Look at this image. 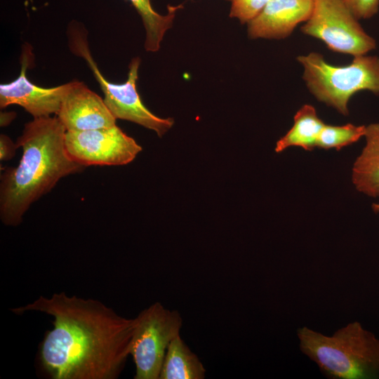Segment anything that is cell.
<instances>
[{"label": "cell", "mask_w": 379, "mask_h": 379, "mask_svg": "<svg viewBox=\"0 0 379 379\" xmlns=\"http://www.w3.org/2000/svg\"><path fill=\"white\" fill-rule=\"evenodd\" d=\"M12 311L53 317L40 349L43 367L53 379H114L130 354L136 317H121L98 300L62 292Z\"/></svg>", "instance_id": "6da1fadb"}, {"label": "cell", "mask_w": 379, "mask_h": 379, "mask_svg": "<svg viewBox=\"0 0 379 379\" xmlns=\"http://www.w3.org/2000/svg\"><path fill=\"white\" fill-rule=\"evenodd\" d=\"M66 131L57 116L34 118L25 124L15 143L17 148H22L21 159L1 175L0 218L4 225L20 224L32 204L62 178L85 167L69 155Z\"/></svg>", "instance_id": "7a4b0ae2"}, {"label": "cell", "mask_w": 379, "mask_h": 379, "mask_svg": "<svg viewBox=\"0 0 379 379\" xmlns=\"http://www.w3.org/2000/svg\"><path fill=\"white\" fill-rule=\"evenodd\" d=\"M302 352L327 376L370 379L379 376V340L358 321L326 336L307 327L298 331Z\"/></svg>", "instance_id": "3957f363"}, {"label": "cell", "mask_w": 379, "mask_h": 379, "mask_svg": "<svg viewBox=\"0 0 379 379\" xmlns=\"http://www.w3.org/2000/svg\"><path fill=\"white\" fill-rule=\"evenodd\" d=\"M303 66L302 78L312 95L320 102L349 114L348 102L360 91L379 95V58L354 56L346 66H333L322 55L310 53L297 58Z\"/></svg>", "instance_id": "277c9868"}, {"label": "cell", "mask_w": 379, "mask_h": 379, "mask_svg": "<svg viewBox=\"0 0 379 379\" xmlns=\"http://www.w3.org/2000/svg\"><path fill=\"white\" fill-rule=\"evenodd\" d=\"M69 46L72 52L86 62L103 92V100L114 117L127 120L164 135L173 125L171 118H161L152 113L142 102L136 89L140 60L133 58L124 84L109 82L101 73L89 50L86 29L79 23L68 28Z\"/></svg>", "instance_id": "5b68a950"}, {"label": "cell", "mask_w": 379, "mask_h": 379, "mask_svg": "<svg viewBox=\"0 0 379 379\" xmlns=\"http://www.w3.org/2000/svg\"><path fill=\"white\" fill-rule=\"evenodd\" d=\"M130 354L135 365V379H159L166 352L180 334L182 319L176 310L154 302L136 317Z\"/></svg>", "instance_id": "8992f818"}, {"label": "cell", "mask_w": 379, "mask_h": 379, "mask_svg": "<svg viewBox=\"0 0 379 379\" xmlns=\"http://www.w3.org/2000/svg\"><path fill=\"white\" fill-rule=\"evenodd\" d=\"M300 29L331 51L354 57L376 48L375 39L364 30L345 0H314L312 14Z\"/></svg>", "instance_id": "52a82bcc"}, {"label": "cell", "mask_w": 379, "mask_h": 379, "mask_svg": "<svg viewBox=\"0 0 379 379\" xmlns=\"http://www.w3.org/2000/svg\"><path fill=\"white\" fill-rule=\"evenodd\" d=\"M70 157L84 166H122L133 161L142 147L117 125L105 128L66 131Z\"/></svg>", "instance_id": "ba28073f"}, {"label": "cell", "mask_w": 379, "mask_h": 379, "mask_svg": "<svg viewBox=\"0 0 379 379\" xmlns=\"http://www.w3.org/2000/svg\"><path fill=\"white\" fill-rule=\"evenodd\" d=\"M21 56V69L18 78L8 84L0 85V107L11 105L23 107L33 118L58 114L69 82L55 87L44 88L32 84L27 77L30 51L24 48Z\"/></svg>", "instance_id": "9c48e42d"}, {"label": "cell", "mask_w": 379, "mask_h": 379, "mask_svg": "<svg viewBox=\"0 0 379 379\" xmlns=\"http://www.w3.org/2000/svg\"><path fill=\"white\" fill-rule=\"evenodd\" d=\"M56 116L67 131L95 130L117 125V119L103 99L79 81L69 82Z\"/></svg>", "instance_id": "30bf717a"}, {"label": "cell", "mask_w": 379, "mask_h": 379, "mask_svg": "<svg viewBox=\"0 0 379 379\" xmlns=\"http://www.w3.org/2000/svg\"><path fill=\"white\" fill-rule=\"evenodd\" d=\"M314 0H270L262 12L248 23L251 39H284L310 17Z\"/></svg>", "instance_id": "8fae6325"}, {"label": "cell", "mask_w": 379, "mask_h": 379, "mask_svg": "<svg viewBox=\"0 0 379 379\" xmlns=\"http://www.w3.org/2000/svg\"><path fill=\"white\" fill-rule=\"evenodd\" d=\"M366 145L355 160L352 179L355 188L371 197H379V124L366 126Z\"/></svg>", "instance_id": "7c38bea8"}, {"label": "cell", "mask_w": 379, "mask_h": 379, "mask_svg": "<svg viewBox=\"0 0 379 379\" xmlns=\"http://www.w3.org/2000/svg\"><path fill=\"white\" fill-rule=\"evenodd\" d=\"M324 125L315 108L311 105H304L295 114L293 126L277 142L275 152L280 153L290 147L312 151L317 146Z\"/></svg>", "instance_id": "4fadbf2b"}, {"label": "cell", "mask_w": 379, "mask_h": 379, "mask_svg": "<svg viewBox=\"0 0 379 379\" xmlns=\"http://www.w3.org/2000/svg\"><path fill=\"white\" fill-rule=\"evenodd\" d=\"M206 368L180 334L168 346L159 379H203Z\"/></svg>", "instance_id": "5bb4252c"}, {"label": "cell", "mask_w": 379, "mask_h": 379, "mask_svg": "<svg viewBox=\"0 0 379 379\" xmlns=\"http://www.w3.org/2000/svg\"><path fill=\"white\" fill-rule=\"evenodd\" d=\"M127 1L131 3L141 17L146 31L145 50L157 51L166 32L172 27L176 11L182 6H168L167 14L161 15L154 11L150 0Z\"/></svg>", "instance_id": "9a60e30c"}, {"label": "cell", "mask_w": 379, "mask_h": 379, "mask_svg": "<svg viewBox=\"0 0 379 379\" xmlns=\"http://www.w3.org/2000/svg\"><path fill=\"white\" fill-rule=\"evenodd\" d=\"M366 133V126L347 124L343 126L325 124L317 141V147L328 149L341 148L357 142Z\"/></svg>", "instance_id": "2e32d148"}, {"label": "cell", "mask_w": 379, "mask_h": 379, "mask_svg": "<svg viewBox=\"0 0 379 379\" xmlns=\"http://www.w3.org/2000/svg\"><path fill=\"white\" fill-rule=\"evenodd\" d=\"M270 0H232L231 18H237L242 24L256 18Z\"/></svg>", "instance_id": "e0dca14e"}, {"label": "cell", "mask_w": 379, "mask_h": 379, "mask_svg": "<svg viewBox=\"0 0 379 379\" xmlns=\"http://www.w3.org/2000/svg\"><path fill=\"white\" fill-rule=\"evenodd\" d=\"M347 7L359 20L368 19L378 13L379 0H345Z\"/></svg>", "instance_id": "ac0fdd59"}, {"label": "cell", "mask_w": 379, "mask_h": 379, "mask_svg": "<svg viewBox=\"0 0 379 379\" xmlns=\"http://www.w3.org/2000/svg\"><path fill=\"white\" fill-rule=\"evenodd\" d=\"M15 144L6 135L0 136V159L2 161L11 159L15 156Z\"/></svg>", "instance_id": "d6986e66"}, {"label": "cell", "mask_w": 379, "mask_h": 379, "mask_svg": "<svg viewBox=\"0 0 379 379\" xmlns=\"http://www.w3.org/2000/svg\"><path fill=\"white\" fill-rule=\"evenodd\" d=\"M13 113H1V126H4L8 125L14 118Z\"/></svg>", "instance_id": "ffe728a7"}, {"label": "cell", "mask_w": 379, "mask_h": 379, "mask_svg": "<svg viewBox=\"0 0 379 379\" xmlns=\"http://www.w3.org/2000/svg\"><path fill=\"white\" fill-rule=\"evenodd\" d=\"M372 208L375 213H379V203L373 204Z\"/></svg>", "instance_id": "44dd1931"}, {"label": "cell", "mask_w": 379, "mask_h": 379, "mask_svg": "<svg viewBox=\"0 0 379 379\" xmlns=\"http://www.w3.org/2000/svg\"><path fill=\"white\" fill-rule=\"evenodd\" d=\"M230 1H232V0H230Z\"/></svg>", "instance_id": "7402d4cb"}]
</instances>
